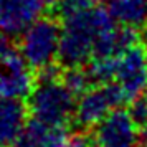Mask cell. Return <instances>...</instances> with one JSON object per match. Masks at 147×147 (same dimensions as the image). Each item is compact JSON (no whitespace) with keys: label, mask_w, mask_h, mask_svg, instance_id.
Here are the masks:
<instances>
[{"label":"cell","mask_w":147,"mask_h":147,"mask_svg":"<svg viewBox=\"0 0 147 147\" xmlns=\"http://www.w3.org/2000/svg\"><path fill=\"white\" fill-rule=\"evenodd\" d=\"M117 22L107 8L93 7L61 18V41L58 63L61 68L86 66L93 60L94 47Z\"/></svg>","instance_id":"1"},{"label":"cell","mask_w":147,"mask_h":147,"mask_svg":"<svg viewBox=\"0 0 147 147\" xmlns=\"http://www.w3.org/2000/svg\"><path fill=\"white\" fill-rule=\"evenodd\" d=\"M78 98L63 81L60 65L43 68L35 74V84L28 94V113L32 119L47 126H69L74 119Z\"/></svg>","instance_id":"2"},{"label":"cell","mask_w":147,"mask_h":147,"mask_svg":"<svg viewBox=\"0 0 147 147\" xmlns=\"http://www.w3.org/2000/svg\"><path fill=\"white\" fill-rule=\"evenodd\" d=\"M60 41L61 23L51 17H41L22 33L18 48L32 69L40 71L58 60Z\"/></svg>","instance_id":"3"},{"label":"cell","mask_w":147,"mask_h":147,"mask_svg":"<svg viewBox=\"0 0 147 147\" xmlns=\"http://www.w3.org/2000/svg\"><path fill=\"white\" fill-rule=\"evenodd\" d=\"M124 104H127V98L116 81L96 84L78 98L73 124L86 132Z\"/></svg>","instance_id":"4"},{"label":"cell","mask_w":147,"mask_h":147,"mask_svg":"<svg viewBox=\"0 0 147 147\" xmlns=\"http://www.w3.org/2000/svg\"><path fill=\"white\" fill-rule=\"evenodd\" d=\"M33 84L35 74L20 48L0 35V96L23 99L32 93Z\"/></svg>","instance_id":"5"},{"label":"cell","mask_w":147,"mask_h":147,"mask_svg":"<svg viewBox=\"0 0 147 147\" xmlns=\"http://www.w3.org/2000/svg\"><path fill=\"white\" fill-rule=\"evenodd\" d=\"M140 127L134 121L131 111L114 109L104 119L89 129L94 147H139Z\"/></svg>","instance_id":"6"},{"label":"cell","mask_w":147,"mask_h":147,"mask_svg":"<svg viewBox=\"0 0 147 147\" xmlns=\"http://www.w3.org/2000/svg\"><path fill=\"white\" fill-rule=\"evenodd\" d=\"M114 81L132 102L147 88V45L136 43L116 58Z\"/></svg>","instance_id":"7"},{"label":"cell","mask_w":147,"mask_h":147,"mask_svg":"<svg viewBox=\"0 0 147 147\" xmlns=\"http://www.w3.org/2000/svg\"><path fill=\"white\" fill-rule=\"evenodd\" d=\"M48 10L45 0H0V35L13 38L32 27Z\"/></svg>","instance_id":"8"},{"label":"cell","mask_w":147,"mask_h":147,"mask_svg":"<svg viewBox=\"0 0 147 147\" xmlns=\"http://www.w3.org/2000/svg\"><path fill=\"white\" fill-rule=\"evenodd\" d=\"M28 106L18 98L0 96V147H12L27 126Z\"/></svg>","instance_id":"9"},{"label":"cell","mask_w":147,"mask_h":147,"mask_svg":"<svg viewBox=\"0 0 147 147\" xmlns=\"http://www.w3.org/2000/svg\"><path fill=\"white\" fill-rule=\"evenodd\" d=\"M68 126H47L32 119L12 147H68Z\"/></svg>","instance_id":"10"},{"label":"cell","mask_w":147,"mask_h":147,"mask_svg":"<svg viewBox=\"0 0 147 147\" xmlns=\"http://www.w3.org/2000/svg\"><path fill=\"white\" fill-rule=\"evenodd\" d=\"M107 10L121 25L139 28L147 23V0H109Z\"/></svg>","instance_id":"11"},{"label":"cell","mask_w":147,"mask_h":147,"mask_svg":"<svg viewBox=\"0 0 147 147\" xmlns=\"http://www.w3.org/2000/svg\"><path fill=\"white\" fill-rule=\"evenodd\" d=\"M94 2H96V0H60L58 5L55 8L58 10L60 18H65L68 15L74 13V12H80V10L93 7Z\"/></svg>","instance_id":"12"},{"label":"cell","mask_w":147,"mask_h":147,"mask_svg":"<svg viewBox=\"0 0 147 147\" xmlns=\"http://www.w3.org/2000/svg\"><path fill=\"white\" fill-rule=\"evenodd\" d=\"M140 98H142V101H144V106H146V109H147V88L144 89V93L140 94Z\"/></svg>","instance_id":"13"}]
</instances>
